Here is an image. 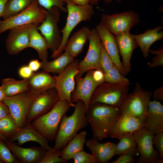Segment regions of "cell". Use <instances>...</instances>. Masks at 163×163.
I'll use <instances>...</instances> for the list:
<instances>
[{"label": "cell", "instance_id": "6da1fadb", "mask_svg": "<svg viewBox=\"0 0 163 163\" xmlns=\"http://www.w3.org/2000/svg\"><path fill=\"white\" fill-rule=\"evenodd\" d=\"M121 113L119 107L99 103L90 105L86 115L93 137L101 142L110 137Z\"/></svg>", "mask_w": 163, "mask_h": 163}, {"label": "cell", "instance_id": "7a4b0ae2", "mask_svg": "<svg viewBox=\"0 0 163 163\" xmlns=\"http://www.w3.org/2000/svg\"><path fill=\"white\" fill-rule=\"evenodd\" d=\"M75 104L72 114L69 116L65 114L61 120L55 140L53 148L56 149H62L78 131L88 124L84 102L79 100Z\"/></svg>", "mask_w": 163, "mask_h": 163}, {"label": "cell", "instance_id": "3957f363", "mask_svg": "<svg viewBox=\"0 0 163 163\" xmlns=\"http://www.w3.org/2000/svg\"><path fill=\"white\" fill-rule=\"evenodd\" d=\"M71 107L67 101L59 100L49 111L34 119L31 124L48 141H53L63 116Z\"/></svg>", "mask_w": 163, "mask_h": 163}, {"label": "cell", "instance_id": "277c9868", "mask_svg": "<svg viewBox=\"0 0 163 163\" xmlns=\"http://www.w3.org/2000/svg\"><path fill=\"white\" fill-rule=\"evenodd\" d=\"M68 15L65 25L60 30L62 41L58 49L51 56L55 59L63 53L71 33L81 22L90 20L94 14L92 6L90 4L79 5L65 0Z\"/></svg>", "mask_w": 163, "mask_h": 163}, {"label": "cell", "instance_id": "5b68a950", "mask_svg": "<svg viewBox=\"0 0 163 163\" xmlns=\"http://www.w3.org/2000/svg\"><path fill=\"white\" fill-rule=\"evenodd\" d=\"M46 10L34 0L27 8L16 14L0 21V34L14 27L30 24L39 25L44 20Z\"/></svg>", "mask_w": 163, "mask_h": 163}, {"label": "cell", "instance_id": "8992f818", "mask_svg": "<svg viewBox=\"0 0 163 163\" xmlns=\"http://www.w3.org/2000/svg\"><path fill=\"white\" fill-rule=\"evenodd\" d=\"M129 85L104 82L94 90L89 105L99 103L120 108L128 94Z\"/></svg>", "mask_w": 163, "mask_h": 163}, {"label": "cell", "instance_id": "52a82bcc", "mask_svg": "<svg viewBox=\"0 0 163 163\" xmlns=\"http://www.w3.org/2000/svg\"><path fill=\"white\" fill-rule=\"evenodd\" d=\"M152 93L136 82L133 91L128 94L120 107L122 113L134 116L145 122Z\"/></svg>", "mask_w": 163, "mask_h": 163}, {"label": "cell", "instance_id": "ba28073f", "mask_svg": "<svg viewBox=\"0 0 163 163\" xmlns=\"http://www.w3.org/2000/svg\"><path fill=\"white\" fill-rule=\"evenodd\" d=\"M40 92L29 89L14 96L7 97L3 101L8 106L10 114L19 128L26 124V120L32 104Z\"/></svg>", "mask_w": 163, "mask_h": 163}, {"label": "cell", "instance_id": "9c48e42d", "mask_svg": "<svg viewBox=\"0 0 163 163\" xmlns=\"http://www.w3.org/2000/svg\"><path fill=\"white\" fill-rule=\"evenodd\" d=\"M60 11L56 6L46 10L44 20L37 27L39 31L45 39L48 49L52 53L58 49L62 41L61 32L58 26Z\"/></svg>", "mask_w": 163, "mask_h": 163}, {"label": "cell", "instance_id": "30bf717a", "mask_svg": "<svg viewBox=\"0 0 163 163\" xmlns=\"http://www.w3.org/2000/svg\"><path fill=\"white\" fill-rule=\"evenodd\" d=\"M79 61L74 59L63 71L53 76L55 87L59 100L66 101L74 107L75 104L71 100V95L75 88V77L78 72Z\"/></svg>", "mask_w": 163, "mask_h": 163}, {"label": "cell", "instance_id": "8fae6325", "mask_svg": "<svg viewBox=\"0 0 163 163\" xmlns=\"http://www.w3.org/2000/svg\"><path fill=\"white\" fill-rule=\"evenodd\" d=\"M101 22L113 35L130 32L132 27L140 22L138 14L132 11L110 15L102 14Z\"/></svg>", "mask_w": 163, "mask_h": 163}, {"label": "cell", "instance_id": "7c38bea8", "mask_svg": "<svg viewBox=\"0 0 163 163\" xmlns=\"http://www.w3.org/2000/svg\"><path fill=\"white\" fill-rule=\"evenodd\" d=\"M88 40V51L84 59L79 61L78 72L75 79L82 77L84 74L90 70H102L100 63L102 44L95 28L91 30Z\"/></svg>", "mask_w": 163, "mask_h": 163}, {"label": "cell", "instance_id": "4fadbf2b", "mask_svg": "<svg viewBox=\"0 0 163 163\" xmlns=\"http://www.w3.org/2000/svg\"><path fill=\"white\" fill-rule=\"evenodd\" d=\"M154 134L144 128L133 133L140 154L136 160L137 163H157L160 158L158 152L154 147L153 139Z\"/></svg>", "mask_w": 163, "mask_h": 163}, {"label": "cell", "instance_id": "5bb4252c", "mask_svg": "<svg viewBox=\"0 0 163 163\" xmlns=\"http://www.w3.org/2000/svg\"><path fill=\"white\" fill-rule=\"evenodd\" d=\"M33 24L16 27L9 30L5 40L6 48L8 54L15 55L29 47L30 31Z\"/></svg>", "mask_w": 163, "mask_h": 163}, {"label": "cell", "instance_id": "9a60e30c", "mask_svg": "<svg viewBox=\"0 0 163 163\" xmlns=\"http://www.w3.org/2000/svg\"><path fill=\"white\" fill-rule=\"evenodd\" d=\"M59 100L55 88L39 94L32 104L26 118V123H31L37 117L48 112Z\"/></svg>", "mask_w": 163, "mask_h": 163}, {"label": "cell", "instance_id": "2e32d148", "mask_svg": "<svg viewBox=\"0 0 163 163\" xmlns=\"http://www.w3.org/2000/svg\"><path fill=\"white\" fill-rule=\"evenodd\" d=\"M93 70H91L87 71L84 77L75 79L76 86L71 95V100L73 104L79 100L84 102L86 112L89 107L92 95L96 88L99 85L93 78Z\"/></svg>", "mask_w": 163, "mask_h": 163}, {"label": "cell", "instance_id": "e0dca14e", "mask_svg": "<svg viewBox=\"0 0 163 163\" xmlns=\"http://www.w3.org/2000/svg\"><path fill=\"white\" fill-rule=\"evenodd\" d=\"M95 29L99 36L102 45L106 52L120 73L125 76L128 73L120 61L115 36L110 32L101 22L97 25Z\"/></svg>", "mask_w": 163, "mask_h": 163}, {"label": "cell", "instance_id": "ac0fdd59", "mask_svg": "<svg viewBox=\"0 0 163 163\" xmlns=\"http://www.w3.org/2000/svg\"><path fill=\"white\" fill-rule=\"evenodd\" d=\"M145 122L137 117L122 113L116 121L110 137L119 140L125 135L144 128Z\"/></svg>", "mask_w": 163, "mask_h": 163}, {"label": "cell", "instance_id": "d6986e66", "mask_svg": "<svg viewBox=\"0 0 163 163\" xmlns=\"http://www.w3.org/2000/svg\"><path fill=\"white\" fill-rule=\"evenodd\" d=\"M123 66L128 73L131 69V60L133 52L138 46L130 32L119 34L115 37Z\"/></svg>", "mask_w": 163, "mask_h": 163}, {"label": "cell", "instance_id": "ffe728a7", "mask_svg": "<svg viewBox=\"0 0 163 163\" xmlns=\"http://www.w3.org/2000/svg\"><path fill=\"white\" fill-rule=\"evenodd\" d=\"M8 141L13 142L16 141L19 145L29 141L36 142L46 151L53 148L49 145L48 141L34 127L31 123H27L24 126L20 128Z\"/></svg>", "mask_w": 163, "mask_h": 163}, {"label": "cell", "instance_id": "44dd1931", "mask_svg": "<svg viewBox=\"0 0 163 163\" xmlns=\"http://www.w3.org/2000/svg\"><path fill=\"white\" fill-rule=\"evenodd\" d=\"M5 142L12 153L23 163H39L46 151L41 147L24 148L13 142Z\"/></svg>", "mask_w": 163, "mask_h": 163}, {"label": "cell", "instance_id": "7402d4cb", "mask_svg": "<svg viewBox=\"0 0 163 163\" xmlns=\"http://www.w3.org/2000/svg\"><path fill=\"white\" fill-rule=\"evenodd\" d=\"M143 128L155 134L163 132V105L160 101H150Z\"/></svg>", "mask_w": 163, "mask_h": 163}, {"label": "cell", "instance_id": "603a6c76", "mask_svg": "<svg viewBox=\"0 0 163 163\" xmlns=\"http://www.w3.org/2000/svg\"><path fill=\"white\" fill-rule=\"evenodd\" d=\"M85 144L97 163H107L115 155L116 144L115 143L109 142L101 143L93 137L86 140Z\"/></svg>", "mask_w": 163, "mask_h": 163}, {"label": "cell", "instance_id": "cb8c5ba5", "mask_svg": "<svg viewBox=\"0 0 163 163\" xmlns=\"http://www.w3.org/2000/svg\"><path fill=\"white\" fill-rule=\"evenodd\" d=\"M162 29V26H158L152 29L147 30L142 34H132L144 58L149 57V50L151 46L155 42L163 39Z\"/></svg>", "mask_w": 163, "mask_h": 163}, {"label": "cell", "instance_id": "d4e9b609", "mask_svg": "<svg viewBox=\"0 0 163 163\" xmlns=\"http://www.w3.org/2000/svg\"><path fill=\"white\" fill-rule=\"evenodd\" d=\"M91 30L84 26L75 32L69 38L64 51L68 52L75 58L82 51L88 39Z\"/></svg>", "mask_w": 163, "mask_h": 163}, {"label": "cell", "instance_id": "484cf974", "mask_svg": "<svg viewBox=\"0 0 163 163\" xmlns=\"http://www.w3.org/2000/svg\"><path fill=\"white\" fill-rule=\"evenodd\" d=\"M28 81L29 89L40 93L55 87L53 77L43 71L34 73Z\"/></svg>", "mask_w": 163, "mask_h": 163}, {"label": "cell", "instance_id": "4316f807", "mask_svg": "<svg viewBox=\"0 0 163 163\" xmlns=\"http://www.w3.org/2000/svg\"><path fill=\"white\" fill-rule=\"evenodd\" d=\"M87 135L85 131L77 133L60 150L61 157L66 162L72 159L77 153L84 150Z\"/></svg>", "mask_w": 163, "mask_h": 163}, {"label": "cell", "instance_id": "83f0119b", "mask_svg": "<svg viewBox=\"0 0 163 163\" xmlns=\"http://www.w3.org/2000/svg\"><path fill=\"white\" fill-rule=\"evenodd\" d=\"M38 25L33 24L30 29L29 47L35 49L41 60H47L48 46L46 41L37 28Z\"/></svg>", "mask_w": 163, "mask_h": 163}, {"label": "cell", "instance_id": "f1b7e54d", "mask_svg": "<svg viewBox=\"0 0 163 163\" xmlns=\"http://www.w3.org/2000/svg\"><path fill=\"white\" fill-rule=\"evenodd\" d=\"M68 52H65L54 59L49 61L42 60L41 67L43 71L47 72L59 74L63 71L74 60Z\"/></svg>", "mask_w": 163, "mask_h": 163}, {"label": "cell", "instance_id": "f546056e", "mask_svg": "<svg viewBox=\"0 0 163 163\" xmlns=\"http://www.w3.org/2000/svg\"><path fill=\"white\" fill-rule=\"evenodd\" d=\"M119 140L118 143L116 144L115 155L126 154L135 157L139 154L133 133L126 134Z\"/></svg>", "mask_w": 163, "mask_h": 163}, {"label": "cell", "instance_id": "4dcf8cb0", "mask_svg": "<svg viewBox=\"0 0 163 163\" xmlns=\"http://www.w3.org/2000/svg\"><path fill=\"white\" fill-rule=\"evenodd\" d=\"M1 84L7 97L16 95L29 89L28 80H18L6 78L2 80Z\"/></svg>", "mask_w": 163, "mask_h": 163}, {"label": "cell", "instance_id": "1f68e13d", "mask_svg": "<svg viewBox=\"0 0 163 163\" xmlns=\"http://www.w3.org/2000/svg\"><path fill=\"white\" fill-rule=\"evenodd\" d=\"M19 128L10 114L0 120V138L5 142L9 141Z\"/></svg>", "mask_w": 163, "mask_h": 163}, {"label": "cell", "instance_id": "d6a6232c", "mask_svg": "<svg viewBox=\"0 0 163 163\" xmlns=\"http://www.w3.org/2000/svg\"><path fill=\"white\" fill-rule=\"evenodd\" d=\"M33 0H9L2 16L3 20L19 13L28 7Z\"/></svg>", "mask_w": 163, "mask_h": 163}, {"label": "cell", "instance_id": "836d02e7", "mask_svg": "<svg viewBox=\"0 0 163 163\" xmlns=\"http://www.w3.org/2000/svg\"><path fill=\"white\" fill-rule=\"evenodd\" d=\"M104 74L105 82L115 84H130L129 80L120 73L115 65Z\"/></svg>", "mask_w": 163, "mask_h": 163}, {"label": "cell", "instance_id": "e575fe53", "mask_svg": "<svg viewBox=\"0 0 163 163\" xmlns=\"http://www.w3.org/2000/svg\"><path fill=\"white\" fill-rule=\"evenodd\" d=\"M0 160L3 163L21 162L12 153L6 142L0 138Z\"/></svg>", "mask_w": 163, "mask_h": 163}, {"label": "cell", "instance_id": "d590c367", "mask_svg": "<svg viewBox=\"0 0 163 163\" xmlns=\"http://www.w3.org/2000/svg\"><path fill=\"white\" fill-rule=\"evenodd\" d=\"M66 162L61 157L60 150L53 148L46 151L39 163H58Z\"/></svg>", "mask_w": 163, "mask_h": 163}, {"label": "cell", "instance_id": "8d00e7d4", "mask_svg": "<svg viewBox=\"0 0 163 163\" xmlns=\"http://www.w3.org/2000/svg\"><path fill=\"white\" fill-rule=\"evenodd\" d=\"M39 4L46 10L50 9L54 6L57 7L60 10L67 12L65 0H37Z\"/></svg>", "mask_w": 163, "mask_h": 163}, {"label": "cell", "instance_id": "74e56055", "mask_svg": "<svg viewBox=\"0 0 163 163\" xmlns=\"http://www.w3.org/2000/svg\"><path fill=\"white\" fill-rule=\"evenodd\" d=\"M74 163H96L97 161L91 154L86 152L84 150L75 154L73 158Z\"/></svg>", "mask_w": 163, "mask_h": 163}, {"label": "cell", "instance_id": "f35d334b", "mask_svg": "<svg viewBox=\"0 0 163 163\" xmlns=\"http://www.w3.org/2000/svg\"><path fill=\"white\" fill-rule=\"evenodd\" d=\"M149 52L155 56L152 58L151 61L148 64L150 68L158 67L163 66V47L162 46L158 49L155 50L149 49Z\"/></svg>", "mask_w": 163, "mask_h": 163}, {"label": "cell", "instance_id": "ab89813d", "mask_svg": "<svg viewBox=\"0 0 163 163\" xmlns=\"http://www.w3.org/2000/svg\"><path fill=\"white\" fill-rule=\"evenodd\" d=\"M100 63L102 70L104 73L109 70L115 65L102 45Z\"/></svg>", "mask_w": 163, "mask_h": 163}, {"label": "cell", "instance_id": "60d3db41", "mask_svg": "<svg viewBox=\"0 0 163 163\" xmlns=\"http://www.w3.org/2000/svg\"><path fill=\"white\" fill-rule=\"evenodd\" d=\"M153 142L158 153L160 158L163 159V132L154 134Z\"/></svg>", "mask_w": 163, "mask_h": 163}, {"label": "cell", "instance_id": "b9f144b4", "mask_svg": "<svg viewBox=\"0 0 163 163\" xmlns=\"http://www.w3.org/2000/svg\"><path fill=\"white\" fill-rule=\"evenodd\" d=\"M34 73V72L28 65H24L21 67L18 70L19 76L24 79L28 80L32 77Z\"/></svg>", "mask_w": 163, "mask_h": 163}, {"label": "cell", "instance_id": "7bdbcfd3", "mask_svg": "<svg viewBox=\"0 0 163 163\" xmlns=\"http://www.w3.org/2000/svg\"><path fill=\"white\" fill-rule=\"evenodd\" d=\"M135 157L126 154L119 155V157L116 160L110 162V163H133L135 162Z\"/></svg>", "mask_w": 163, "mask_h": 163}, {"label": "cell", "instance_id": "ee69618b", "mask_svg": "<svg viewBox=\"0 0 163 163\" xmlns=\"http://www.w3.org/2000/svg\"><path fill=\"white\" fill-rule=\"evenodd\" d=\"M92 76L94 81L98 85L104 82V74L101 70H93Z\"/></svg>", "mask_w": 163, "mask_h": 163}, {"label": "cell", "instance_id": "f6af8a7d", "mask_svg": "<svg viewBox=\"0 0 163 163\" xmlns=\"http://www.w3.org/2000/svg\"><path fill=\"white\" fill-rule=\"evenodd\" d=\"M10 114L9 109L3 102H0V120Z\"/></svg>", "mask_w": 163, "mask_h": 163}, {"label": "cell", "instance_id": "bcb514c9", "mask_svg": "<svg viewBox=\"0 0 163 163\" xmlns=\"http://www.w3.org/2000/svg\"><path fill=\"white\" fill-rule=\"evenodd\" d=\"M161 86L156 89L152 94L154 100L158 101H163V88Z\"/></svg>", "mask_w": 163, "mask_h": 163}, {"label": "cell", "instance_id": "7dc6e473", "mask_svg": "<svg viewBox=\"0 0 163 163\" xmlns=\"http://www.w3.org/2000/svg\"><path fill=\"white\" fill-rule=\"evenodd\" d=\"M28 66L34 72L37 71L41 67V62L38 59H34L29 62Z\"/></svg>", "mask_w": 163, "mask_h": 163}, {"label": "cell", "instance_id": "c3c4849f", "mask_svg": "<svg viewBox=\"0 0 163 163\" xmlns=\"http://www.w3.org/2000/svg\"><path fill=\"white\" fill-rule=\"evenodd\" d=\"M9 0H0V21L4 13L6 4Z\"/></svg>", "mask_w": 163, "mask_h": 163}, {"label": "cell", "instance_id": "681fc988", "mask_svg": "<svg viewBox=\"0 0 163 163\" xmlns=\"http://www.w3.org/2000/svg\"><path fill=\"white\" fill-rule=\"evenodd\" d=\"M72 3L79 5H82L90 4V0H69Z\"/></svg>", "mask_w": 163, "mask_h": 163}, {"label": "cell", "instance_id": "f907efd6", "mask_svg": "<svg viewBox=\"0 0 163 163\" xmlns=\"http://www.w3.org/2000/svg\"><path fill=\"white\" fill-rule=\"evenodd\" d=\"M7 97L4 89L1 85L0 86V102L3 101Z\"/></svg>", "mask_w": 163, "mask_h": 163}, {"label": "cell", "instance_id": "816d5d0a", "mask_svg": "<svg viewBox=\"0 0 163 163\" xmlns=\"http://www.w3.org/2000/svg\"><path fill=\"white\" fill-rule=\"evenodd\" d=\"M100 0H90V4L91 5H97ZM106 4H108L113 1H115L117 2H120L121 0H104Z\"/></svg>", "mask_w": 163, "mask_h": 163}, {"label": "cell", "instance_id": "f5cc1de1", "mask_svg": "<svg viewBox=\"0 0 163 163\" xmlns=\"http://www.w3.org/2000/svg\"><path fill=\"white\" fill-rule=\"evenodd\" d=\"M0 163H3V162L2 161L0 160Z\"/></svg>", "mask_w": 163, "mask_h": 163}]
</instances>
